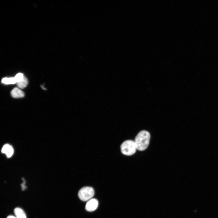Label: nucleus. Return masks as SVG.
Listing matches in <instances>:
<instances>
[{"label":"nucleus","mask_w":218,"mask_h":218,"mask_svg":"<svg viewBox=\"0 0 218 218\" xmlns=\"http://www.w3.org/2000/svg\"><path fill=\"white\" fill-rule=\"evenodd\" d=\"M150 139V135L148 132L145 130L140 131L134 140L137 149L139 151L145 150L149 145Z\"/></svg>","instance_id":"obj_1"},{"label":"nucleus","mask_w":218,"mask_h":218,"mask_svg":"<svg viewBox=\"0 0 218 218\" xmlns=\"http://www.w3.org/2000/svg\"><path fill=\"white\" fill-rule=\"evenodd\" d=\"M121 149L123 154L127 156L134 154L137 150L134 141L131 140L124 141L121 145Z\"/></svg>","instance_id":"obj_2"},{"label":"nucleus","mask_w":218,"mask_h":218,"mask_svg":"<svg viewBox=\"0 0 218 218\" xmlns=\"http://www.w3.org/2000/svg\"><path fill=\"white\" fill-rule=\"evenodd\" d=\"M94 194V189L89 187H82L79 190L78 193L79 198L84 201H89L91 199Z\"/></svg>","instance_id":"obj_3"},{"label":"nucleus","mask_w":218,"mask_h":218,"mask_svg":"<svg viewBox=\"0 0 218 218\" xmlns=\"http://www.w3.org/2000/svg\"><path fill=\"white\" fill-rule=\"evenodd\" d=\"M98 201L95 199H91L87 203L85 206L86 210L90 212L94 211L98 206Z\"/></svg>","instance_id":"obj_4"},{"label":"nucleus","mask_w":218,"mask_h":218,"mask_svg":"<svg viewBox=\"0 0 218 218\" xmlns=\"http://www.w3.org/2000/svg\"><path fill=\"white\" fill-rule=\"evenodd\" d=\"M2 152L5 154L8 157H10L13 153L14 150L11 146L6 144L3 147L2 149Z\"/></svg>","instance_id":"obj_5"},{"label":"nucleus","mask_w":218,"mask_h":218,"mask_svg":"<svg viewBox=\"0 0 218 218\" xmlns=\"http://www.w3.org/2000/svg\"><path fill=\"white\" fill-rule=\"evenodd\" d=\"M12 96L15 98H19L23 97L25 94L21 90L17 88H15L12 89L11 92Z\"/></svg>","instance_id":"obj_6"},{"label":"nucleus","mask_w":218,"mask_h":218,"mask_svg":"<svg viewBox=\"0 0 218 218\" xmlns=\"http://www.w3.org/2000/svg\"><path fill=\"white\" fill-rule=\"evenodd\" d=\"M14 213L16 218H26V214L24 211L21 208H16L14 210Z\"/></svg>","instance_id":"obj_7"},{"label":"nucleus","mask_w":218,"mask_h":218,"mask_svg":"<svg viewBox=\"0 0 218 218\" xmlns=\"http://www.w3.org/2000/svg\"><path fill=\"white\" fill-rule=\"evenodd\" d=\"M2 82L5 84H15L16 83V81L15 77L4 78L2 80Z\"/></svg>","instance_id":"obj_8"},{"label":"nucleus","mask_w":218,"mask_h":218,"mask_svg":"<svg viewBox=\"0 0 218 218\" xmlns=\"http://www.w3.org/2000/svg\"><path fill=\"white\" fill-rule=\"evenodd\" d=\"M17 86L20 88H25L28 84V80L25 76L23 79L19 82L17 83Z\"/></svg>","instance_id":"obj_9"},{"label":"nucleus","mask_w":218,"mask_h":218,"mask_svg":"<svg viewBox=\"0 0 218 218\" xmlns=\"http://www.w3.org/2000/svg\"><path fill=\"white\" fill-rule=\"evenodd\" d=\"M24 76L22 73H18L14 77L16 81V83L22 80L23 79Z\"/></svg>","instance_id":"obj_10"},{"label":"nucleus","mask_w":218,"mask_h":218,"mask_svg":"<svg viewBox=\"0 0 218 218\" xmlns=\"http://www.w3.org/2000/svg\"><path fill=\"white\" fill-rule=\"evenodd\" d=\"M7 218H16V217L15 216H14L12 215H10L8 216Z\"/></svg>","instance_id":"obj_11"}]
</instances>
